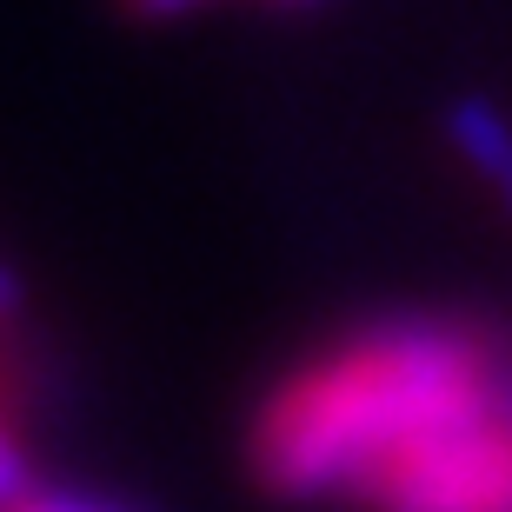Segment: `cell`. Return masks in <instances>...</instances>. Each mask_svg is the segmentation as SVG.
Here are the masks:
<instances>
[{
    "mask_svg": "<svg viewBox=\"0 0 512 512\" xmlns=\"http://www.w3.org/2000/svg\"><path fill=\"white\" fill-rule=\"evenodd\" d=\"M512 373L466 333L399 320L293 380L260 419V479L280 493H380L399 466L506 413Z\"/></svg>",
    "mask_w": 512,
    "mask_h": 512,
    "instance_id": "obj_1",
    "label": "cell"
},
{
    "mask_svg": "<svg viewBox=\"0 0 512 512\" xmlns=\"http://www.w3.org/2000/svg\"><path fill=\"white\" fill-rule=\"evenodd\" d=\"M446 133H453V147L499 187V200H506V213H512V120L499 114L493 100L466 94V100L446 107Z\"/></svg>",
    "mask_w": 512,
    "mask_h": 512,
    "instance_id": "obj_2",
    "label": "cell"
},
{
    "mask_svg": "<svg viewBox=\"0 0 512 512\" xmlns=\"http://www.w3.org/2000/svg\"><path fill=\"white\" fill-rule=\"evenodd\" d=\"M27 493H40V486H34V473H27L20 446H14L7 433H0V512H7V506H20Z\"/></svg>",
    "mask_w": 512,
    "mask_h": 512,
    "instance_id": "obj_3",
    "label": "cell"
},
{
    "mask_svg": "<svg viewBox=\"0 0 512 512\" xmlns=\"http://www.w3.org/2000/svg\"><path fill=\"white\" fill-rule=\"evenodd\" d=\"M7 512H114V506H94V499H74V493H27Z\"/></svg>",
    "mask_w": 512,
    "mask_h": 512,
    "instance_id": "obj_4",
    "label": "cell"
},
{
    "mask_svg": "<svg viewBox=\"0 0 512 512\" xmlns=\"http://www.w3.org/2000/svg\"><path fill=\"white\" fill-rule=\"evenodd\" d=\"M140 14H180V7H193V0H133Z\"/></svg>",
    "mask_w": 512,
    "mask_h": 512,
    "instance_id": "obj_5",
    "label": "cell"
},
{
    "mask_svg": "<svg viewBox=\"0 0 512 512\" xmlns=\"http://www.w3.org/2000/svg\"><path fill=\"white\" fill-rule=\"evenodd\" d=\"M0 306H14V286H7V273H0Z\"/></svg>",
    "mask_w": 512,
    "mask_h": 512,
    "instance_id": "obj_6",
    "label": "cell"
}]
</instances>
